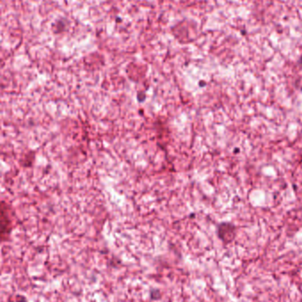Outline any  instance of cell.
<instances>
[{
	"instance_id": "1",
	"label": "cell",
	"mask_w": 302,
	"mask_h": 302,
	"mask_svg": "<svg viewBox=\"0 0 302 302\" xmlns=\"http://www.w3.org/2000/svg\"><path fill=\"white\" fill-rule=\"evenodd\" d=\"M12 208L4 201H0V240H5L13 229Z\"/></svg>"
}]
</instances>
